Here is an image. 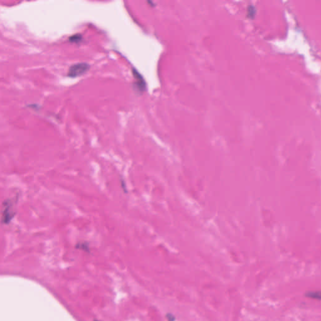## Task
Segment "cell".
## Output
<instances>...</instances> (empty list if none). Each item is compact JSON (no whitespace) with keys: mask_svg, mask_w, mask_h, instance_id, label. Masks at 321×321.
<instances>
[{"mask_svg":"<svg viewBox=\"0 0 321 321\" xmlns=\"http://www.w3.org/2000/svg\"><path fill=\"white\" fill-rule=\"evenodd\" d=\"M96 321H97V320H96Z\"/></svg>","mask_w":321,"mask_h":321,"instance_id":"obj_8","label":"cell"},{"mask_svg":"<svg viewBox=\"0 0 321 321\" xmlns=\"http://www.w3.org/2000/svg\"><path fill=\"white\" fill-rule=\"evenodd\" d=\"M121 186L122 188V189L124 190V192H127V191H126V187L124 186V180H121Z\"/></svg>","mask_w":321,"mask_h":321,"instance_id":"obj_7","label":"cell"},{"mask_svg":"<svg viewBox=\"0 0 321 321\" xmlns=\"http://www.w3.org/2000/svg\"><path fill=\"white\" fill-rule=\"evenodd\" d=\"M75 248L78 250H81L86 252H90V245L87 242H78L75 246Z\"/></svg>","mask_w":321,"mask_h":321,"instance_id":"obj_4","label":"cell"},{"mask_svg":"<svg viewBox=\"0 0 321 321\" xmlns=\"http://www.w3.org/2000/svg\"><path fill=\"white\" fill-rule=\"evenodd\" d=\"M89 69V64L86 63H78L70 67L67 75L71 78L78 77L85 74Z\"/></svg>","mask_w":321,"mask_h":321,"instance_id":"obj_2","label":"cell"},{"mask_svg":"<svg viewBox=\"0 0 321 321\" xmlns=\"http://www.w3.org/2000/svg\"><path fill=\"white\" fill-rule=\"evenodd\" d=\"M14 201L11 199L5 200L2 203V224H8L14 218L17 212L14 210Z\"/></svg>","mask_w":321,"mask_h":321,"instance_id":"obj_1","label":"cell"},{"mask_svg":"<svg viewBox=\"0 0 321 321\" xmlns=\"http://www.w3.org/2000/svg\"><path fill=\"white\" fill-rule=\"evenodd\" d=\"M134 72V77L136 78V80H137V82L136 83V85L137 86V87L140 89V90H142L144 87V86H145V84H144V80L143 78H142V77L141 76V75L136 71V70H134L133 71Z\"/></svg>","mask_w":321,"mask_h":321,"instance_id":"obj_3","label":"cell"},{"mask_svg":"<svg viewBox=\"0 0 321 321\" xmlns=\"http://www.w3.org/2000/svg\"><path fill=\"white\" fill-rule=\"evenodd\" d=\"M82 40V36L80 34L74 35L69 38V41L73 43H78Z\"/></svg>","mask_w":321,"mask_h":321,"instance_id":"obj_5","label":"cell"},{"mask_svg":"<svg viewBox=\"0 0 321 321\" xmlns=\"http://www.w3.org/2000/svg\"><path fill=\"white\" fill-rule=\"evenodd\" d=\"M307 297H312V298H315V299H321V292H319V291H317L316 292H309L307 294Z\"/></svg>","mask_w":321,"mask_h":321,"instance_id":"obj_6","label":"cell"}]
</instances>
